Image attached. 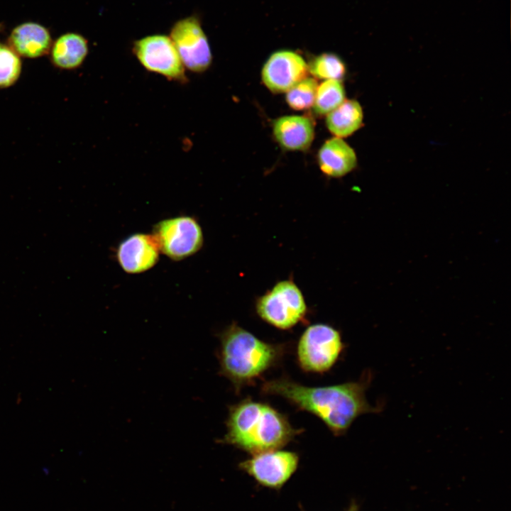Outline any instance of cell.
I'll use <instances>...</instances> for the list:
<instances>
[{"instance_id":"obj_15","label":"cell","mask_w":511,"mask_h":511,"mask_svg":"<svg viewBox=\"0 0 511 511\" xmlns=\"http://www.w3.org/2000/svg\"><path fill=\"white\" fill-rule=\"evenodd\" d=\"M52 63L62 70L80 67L89 53L87 40L77 33H67L57 38L50 50Z\"/></svg>"},{"instance_id":"obj_21","label":"cell","mask_w":511,"mask_h":511,"mask_svg":"<svg viewBox=\"0 0 511 511\" xmlns=\"http://www.w3.org/2000/svg\"><path fill=\"white\" fill-rule=\"evenodd\" d=\"M347 511H359L358 505L355 502H352Z\"/></svg>"},{"instance_id":"obj_11","label":"cell","mask_w":511,"mask_h":511,"mask_svg":"<svg viewBox=\"0 0 511 511\" xmlns=\"http://www.w3.org/2000/svg\"><path fill=\"white\" fill-rule=\"evenodd\" d=\"M160 252L153 234L136 233L120 242L115 256L124 272L138 274L151 269L157 264Z\"/></svg>"},{"instance_id":"obj_8","label":"cell","mask_w":511,"mask_h":511,"mask_svg":"<svg viewBox=\"0 0 511 511\" xmlns=\"http://www.w3.org/2000/svg\"><path fill=\"white\" fill-rule=\"evenodd\" d=\"M185 69L203 73L211 67L212 53L199 18L189 16L176 21L170 36Z\"/></svg>"},{"instance_id":"obj_16","label":"cell","mask_w":511,"mask_h":511,"mask_svg":"<svg viewBox=\"0 0 511 511\" xmlns=\"http://www.w3.org/2000/svg\"><path fill=\"white\" fill-rule=\"evenodd\" d=\"M363 112L359 102L345 99L326 115V124L334 136L341 138L358 131L363 125Z\"/></svg>"},{"instance_id":"obj_13","label":"cell","mask_w":511,"mask_h":511,"mask_svg":"<svg viewBox=\"0 0 511 511\" xmlns=\"http://www.w3.org/2000/svg\"><path fill=\"white\" fill-rule=\"evenodd\" d=\"M9 46L20 57L36 58L50 52L52 38L42 25L27 22L16 27L8 39Z\"/></svg>"},{"instance_id":"obj_5","label":"cell","mask_w":511,"mask_h":511,"mask_svg":"<svg viewBox=\"0 0 511 511\" xmlns=\"http://www.w3.org/2000/svg\"><path fill=\"white\" fill-rule=\"evenodd\" d=\"M344 348L340 332L328 324L309 326L297 348V361L306 372L322 373L336 362Z\"/></svg>"},{"instance_id":"obj_1","label":"cell","mask_w":511,"mask_h":511,"mask_svg":"<svg viewBox=\"0 0 511 511\" xmlns=\"http://www.w3.org/2000/svg\"><path fill=\"white\" fill-rule=\"evenodd\" d=\"M372 380L370 370L358 381L324 387H308L286 377L265 381L261 391L287 400L297 409L314 414L336 436L346 433L353 421L366 413H378L366 400V391Z\"/></svg>"},{"instance_id":"obj_3","label":"cell","mask_w":511,"mask_h":511,"mask_svg":"<svg viewBox=\"0 0 511 511\" xmlns=\"http://www.w3.org/2000/svg\"><path fill=\"white\" fill-rule=\"evenodd\" d=\"M221 374L239 391L274 366L284 355L282 345L265 342L236 323L219 335Z\"/></svg>"},{"instance_id":"obj_17","label":"cell","mask_w":511,"mask_h":511,"mask_svg":"<svg viewBox=\"0 0 511 511\" xmlns=\"http://www.w3.org/2000/svg\"><path fill=\"white\" fill-rule=\"evenodd\" d=\"M345 100V90L340 80L328 79L318 85L313 110L318 115H327Z\"/></svg>"},{"instance_id":"obj_4","label":"cell","mask_w":511,"mask_h":511,"mask_svg":"<svg viewBox=\"0 0 511 511\" xmlns=\"http://www.w3.org/2000/svg\"><path fill=\"white\" fill-rule=\"evenodd\" d=\"M256 309L263 321L282 330L297 325L307 313L303 294L292 280L275 283L257 299Z\"/></svg>"},{"instance_id":"obj_10","label":"cell","mask_w":511,"mask_h":511,"mask_svg":"<svg viewBox=\"0 0 511 511\" xmlns=\"http://www.w3.org/2000/svg\"><path fill=\"white\" fill-rule=\"evenodd\" d=\"M308 72V65L301 55L290 50H280L267 60L261 77L269 90L283 93L307 77Z\"/></svg>"},{"instance_id":"obj_2","label":"cell","mask_w":511,"mask_h":511,"mask_svg":"<svg viewBox=\"0 0 511 511\" xmlns=\"http://www.w3.org/2000/svg\"><path fill=\"white\" fill-rule=\"evenodd\" d=\"M226 429L221 442L252 455L280 449L302 432L283 414L250 398L230 407Z\"/></svg>"},{"instance_id":"obj_20","label":"cell","mask_w":511,"mask_h":511,"mask_svg":"<svg viewBox=\"0 0 511 511\" xmlns=\"http://www.w3.org/2000/svg\"><path fill=\"white\" fill-rule=\"evenodd\" d=\"M22 69L20 56L9 45L0 43V88L13 85Z\"/></svg>"},{"instance_id":"obj_14","label":"cell","mask_w":511,"mask_h":511,"mask_svg":"<svg viewBox=\"0 0 511 511\" xmlns=\"http://www.w3.org/2000/svg\"><path fill=\"white\" fill-rule=\"evenodd\" d=\"M318 163L327 176L341 177L351 172L357 165L354 150L343 139L334 137L327 140L318 152Z\"/></svg>"},{"instance_id":"obj_9","label":"cell","mask_w":511,"mask_h":511,"mask_svg":"<svg viewBox=\"0 0 511 511\" xmlns=\"http://www.w3.org/2000/svg\"><path fill=\"white\" fill-rule=\"evenodd\" d=\"M299 461L297 453L275 449L253 455L238 467L260 485L280 490L295 473Z\"/></svg>"},{"instance_id":"obj_7","label":"cell","mask_w":511,"mask_h":511,"mask_svg":"<svg viewBox=\"0 0 511 511\" xmlns=\"http://www.w3.org/2000/svg\"><path fill=\"white\" fill-rule=\"evenodd\" d=\"M132 52L148 72L160 75L169 81L187 82L186 69L169 36L154 34L136 40Z\"/></svg>"},{"instance_id":"obj_18","label":"cell","mask_w":511,"mask_h":511,"mask_svg":"<svg viewBox=\"0 0 511 511\" xmlns=\"http://www.w3.org/2000/svg\"><path fill=\"white\" fill-rule=\"evenodd\" d=\"M308 70L318 79L340 80L346 74V65L336 55L322 53L312 59Z\"/></svg>"},{"instance_id":"obj_12","label":"cell","mask_w":511,"mask_h":511,"mask_svg":"<svg viewBox=\"0 0 511 511\" xmlns=\"http://www.w3.org/2000/svg\"><path fill=\"white\" fill-rule=\"evenodd\" d=\"M273 133L283 148L305 150L313 141L314 124L312 119L306 116H284L273 122Z\"/></svg>"},{"instance_id":"obj_19","label":"cell","mask_w":511,"mask_h":511,"mask_svg":"<svg viewBox=\"0 0 511 511\" xmlns=\"http://www.w3.org/2000/svg\"><path fill=\"white\" fill-rule=\"evenodd\" d=\"M317 82L311 77H305L286 92V101L295 110H304L313 106Z\"/></svg>"},{"instance_id":"obj_6","label":"cell","mask_w":511,"mask_h":511,"mask_svg":"<svg viewBox=\"0 0 511 511\" xmlns=\"http://www.w3.org/2000/svg\"><path fill=\"white\" fill-rule=\"evenodd\" d=\"M152 234L160 252L174 261L193 256L204 243L202 227L191 216L181 215L163 219L155 224Z\"/></svg>"}]
</instances>
